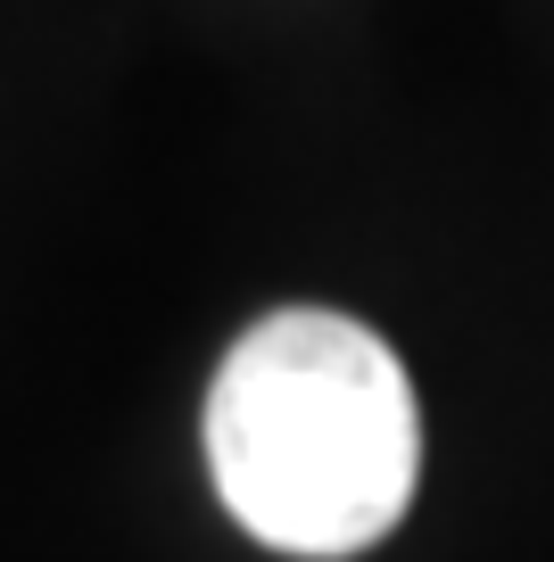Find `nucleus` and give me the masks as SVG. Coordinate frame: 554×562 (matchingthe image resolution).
<instances>
[{
    "mask_svg": "<svg viewBox=\"0 0 554 562\" xmlns=\"http://www.w3.org/2000/svg\"><path fill=\"white\" fill-rule=\"evenodd\" d=\"M208 472L232 521L274 554L340 562L406 521L422 405L381 331L331 306L248 323L208 381Z\"/></svg>",
    "mask_w": 554,
    "mask_h": 562,
    "instance_id": "obj_1",
    "label": "nucleus"
}]
</instances>
